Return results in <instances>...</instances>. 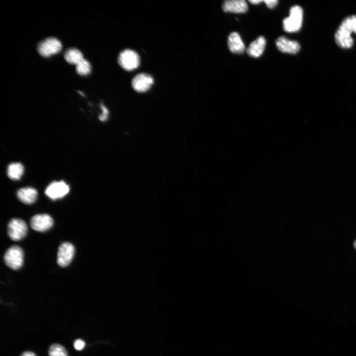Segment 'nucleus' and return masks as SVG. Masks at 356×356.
<instances>
[{"mask_svg": "<svg viewBox=\"0 0 356 356\" xmlns=\"http://www.w3.org/2000/svg\"><path fill=\"white\" fill-rule=\"evenodd\" d=\"M303 10L299 5H295L290 9L289 16L283 21L284 31L289 33L298 31L301 28L303 22Z\"/></svg>", "mask_w": 356, "mask_h": 356, "instance_id": "nucleus-1", "label": "nucleus"}, {"mask_svg": "<svg viewBox=\"0 0 356 356\" xmlns=\"http://www.w3.org/2000/svg\"><path fill=\"white\" fill-rule=\"evenodd\" d=\"M352 30L348 17L341 23L335 35L336 44L343 48H350L352 46L354 41L352 37Z\"/></svg>", "mask_w": 356, "mask_h": 356, "instance_id": "nucleus-2", "label": "nucleus"}, {"mask_svg": "<svg viewBox=\"0 0 356 356\" xmlns=\"http://www.w3.org/2000/svg\"><path fill=\"white\" fill-rule=\"evenodd\" d=\"M118 60L120 66L128 71L135 70L140 64L138 54L134 50L130 49L123 50L120 53Z\"/></svg>", "mask_w": 356, "mask_h": 356, "instance_id": "nucleus-3", "label": "nucleus"}, {"mask_svg": "<svg viewBox=\"0 0 356 356\" xmlns=\"http://www.w3.org/2000/svg\"><path fill=\"white\" fill-rule=\"evenodd\" d=\"M61 43L54 37H49L41 42L38 45L39 53L44 57H48L60 52Z\"/></svg>", "mask_w": 356, "mask_h": 356, "instance_id": "nucleus-4", "label": "nucleus"}, {"mask_svg": "<svg viewBox=\"0 0 356 356\" xmlns=\"http://www.w3.org/2000/svg\"><path fill=\"white\" fill-rule=\"evenodd\" d=\"M24 253L18 246H13L7 249L4 256L5 264L11 269L16 270L23 265Z\"/></svg>", "mask_w": 356, "mask_h": 356, "instance_id": "nucleus-5", "label": "nucleus"}, {"mask_svg": "<svg viewBox=\"0 0 356 356\" xmlns=\"http://www.w3.org/2000/svg\"><path fill=\"white\" fill-rule=\"evenodd\" d=\"M27 226L24 221L12 219L8 224V234L11 239L18 241L23 239L27 232Z\"/></svg>", "mask_w": 356, "mask_h": 356, "instance_id": "nucleus-6", "label": "nucleus"}, {"mask_svg": "<svg viewBox=\"0 0 356 356\" xmlns=\"http://www.w3.org/2000/svg\"><path fill=\"white\" fill-rule=\"evenodd\" d=\"M69 185L63 181H53L46 187L45 193L52 200L61 198L69 191Z\"/></svg>", "mask_w": 356, "mask_h": 356, "instance_id": "nucleus-7", "label": "nucleus"}, {"mask_svg": "<svg viewBox=\"0 0 356 356\" xmlns=\"http://www.w3.org/2000/svg\"><path fill=\"white\" fill-rule=\"evenodd\" d=\"M75 253V248L70 243L64 242L59 247L57 263L62 267L67 266L71 262Z\"/></svg>", "mask_w": 356, "mask_h": 356, "instance_id": "nucleus-8", "label": "nucleus"}, {"mask_svg": "<svg viewBox=\"0 0 356 356\" xmlns=\"http://www.w3.org/2000/svg\"><path fill=\"white\" fill-rule=\"evenodd\" d=\"M154 83V79L149 74L140 73L136 75L132 81V86L138 92L148 91Z\"/></svg>", "mask_w": 356, "mask_h": 356, "instance_id": "nucleus-9", "label": "nucleus"}, {"mask_svg": "<svg viewBox=\"0 0 356 356\" xmlns=\"http://www.w3.org/2000/svg\"><path fill=\"white\" fill-rule=\"evenodd\" d=\"M53 223L52 218L47 214H37L32 217L31 226L35 230L43 232L50 229Z\"/></svg>", "mask_w": 356, "mask_h": 356, "instance_id": "nucleus-10", "label": "nucleus"}, {"mask_svg": "<svg viewBox=\"0 0 356 356\" xmlns=\"http://www.w3.org/2000/svg\"><path fill=\"white\" fill-rule=\"evenodd\" d=\"M276 45L280 51L290 54H295L300 49V45L297 42L290 40L284 36L280 37L276 40Z\"/></svg>", "mask_w": 356, "mask_h": 356, "instance_id": "nucleus-11", "label": "nucleus"}, {"mask_svg": "<svg viewBox=\"0 0 356 356\" xmlns=\"http://www.w3.org/2000/svg\"><path fill=\"white\" fill-rule=\"evenodd\" d=\"M222 9L224 12L242 13L248 10V5L244 0H227L223 2Z\"/></svg>", "mask_w": 356, "mask_h": 356, "instance_id": "nucleus-12", "label": "nucleus"}, {"mask_svg": "<svg viewBox=\"0 0 356 356\" xmlns=\"http://www.w3.org/2000/svg\"><path fill=\"white\" fill-rule=\"evenodd\" d=\"M227 44L231 52L240 54L245 50V45L238 33L233 32L228 37Z\"/></svg>", "mask_w": 356, "mask_h": 356, "instance_id": "nucleus-13", "label": "nucleus"}, {"mask_svg": "<svg viewBox=\"0 0 356 356\" xmlns=\"http://www.w3.org/2000/svg\"><path fill=\"white\" fill-rule=\"evenodd\" d=\"M17 196L22 202L26 204H31L36 201L38 197V192L36 189L33 187H23L18 189Z\"/></svg>", "mask_w": 356, "mask_h": 356, "instance_id": "nucleus-14", "label": "nucleus"}, {"mask_svg": "<svg viewBox=\"0 0 356 356\" xmlns=\"http://www.w3.org/2000/svg\"><path fill=\"white\" fill-rule=\"evenodd\" d=\"M266 44L265 38L263 36H260L249 46L247 50L248 54L253 57H259L264 52Z\"/></svg>", "mask_w": 356, "mask_h": 356, "instance_id": "nucleus-15", "label": "nucleus"}, {"mask_svg": "<svg viewBox=\"0 0 356 356\" xmlns=\"http://www.w3.org/2000/svg\"><path fill=\"white\" fill-rule=\"evenodd\" d=\"M65 60L71 64L76 65L84 59L82 53L76 48H70L64 54Z\"/></svg>", "mask_w": 356, "mask_h": 356, "instance_id": "nucleus-16", "label": "nucleus"}, {"mask_svg": "<svg viewBox=\"0 0 356 356\" xmlns=\"http://www.w3.org/2000/svg\"><path fill=\"white\" fill-rule=\"evenodd\" d=\"M23 172L24 167L20 163H12L8 166L7 174L12 180L19 179L23 175Z\"/></svg>", "mask_w": 356, "mask_h": 356, "instance_id": "nucleus-17", "label": "nucleus"}, {"mask_svg": "<svg viewBox=\"0 0 356 356\" xmlns=\"http://www.w3.org/2000/svg\"><path fill=\"white\" fill-rule=\"evenodd\" d=\"M91 65L89 62L84 58L76 65V72L81 76H86L91 72Z\"/></svg>", "mask_w": 356, "mask_h": 356, "instance_id": "nucleus-18", "label": "nucleus"}, {"mask_svg": "<svg viewBox=\"0 0 356 356\" xmlns=\"http://www.w3.org/2000/svg\"><path fill=\"white\" fill-rule=\"evenodd\" d=\"M48 354L49 356H68L65 349L57 344H53L49 347Z\"/></svg>", "mask_w": 356, "mask_h": 356, "instance_id": "nucleus-19", "label": "nucleus"}, {"mask_svg": "<svg viewBox=\"0 0 356 356\" xmlns=\"http://www.w3.org/2000/svg\"><path fill=\"white\" fill-rule=\"evenodd\" d=\"M102 109V113L99 116V118L101 121H105L107 120L109 114L107 108L103 104L101 105Z\"/></svg>", "mask_w": 356, "mask_h": 356, "instance_id": "nucleus-20", "label": "nucleus"}, {"mask_svg": "<svg viewBox=\"0 0 356 356\" xmlns=\"http://www.w3.org/2000/svg\"><path fill=\"white\" fill-rule=\"evenodd\" d=\"M85 345V342L81 339L76 340L74 344L75 349L79 351L82 350L84 347Z\"/></svg>", "mask_w": 356, "mask_h": 356, "instance_id": "nucleus-21", "label": "nucleus"}, {"mask_svg": "<svg viewBox=\"0 0 356 356\" xmlns=\"http://www.w3.org/2000/svg\"><path fill=\"white\" fill-rule=\"evenodd\" d=\"M262 2H264L267 6L269 8H273L275 7L278 3L277 0H262Z\"/></svg>", "mask_w": 356, "mask_h": 356, "instance_id": "nucleus-22", "label": "nucleus"}, {"mask_svg": "<svg viewBox=\"0 0 356 356\" xmlns=\"http://www.w3.org/2000/svg\"><path fill=\"white\" fill-rule=\"evenodd\" d=\"M350 17L354 33L356 34V15L351 16Z\"/></svg>", "mask_w": 356, "mask_h": 356, "instance_id": "nucleus-23", "label": "nucleus"}, {"mask_svg": "<svg viewBox=\"0 0 356 356\" xmlns=\"http://www.w3.org/2000/svg\"><path fill=\"white\" fill-rule=\"evenodd\" d=\"M20 356H36L35 354L31 352H25Z\"/></svg>", "mask_w": 356, "mask_h": 356, "instance_id": "nucleus-24", "label": "nucleus"}, {"mask_svg": "<svg viewBox=\"0 0 356 356\" xmlns=\"http://www.w3.org/2000/svg\"><path fill=\"white\" fill-rule=\"evenodd\" d=\"M354 246L355 248L356 249V240L354 242Z\"/></svg>", "mask_w": 356, "mask_h": 356, "instance_id": "nucleus-25", "label": "nucleus"}]
</instances>
